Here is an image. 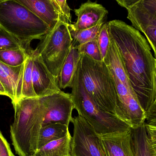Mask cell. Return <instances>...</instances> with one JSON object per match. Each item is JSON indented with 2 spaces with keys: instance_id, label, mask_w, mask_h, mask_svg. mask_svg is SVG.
I'll return each mask as SVG.
<instances>
[{
  "instance_id": "obj_30",
  "label": "cell",
  "mask_w": 156,
  "mask_h": 156,
  "mask_svg": "<svg viewBox=\"0 0 156 156\" xmlns=\"http://www.w3.org/2000/svg\"><path fill=\"white\" fill-rule=\"evenodd\" d=\"M138 3L148 12H156V0H141Z\"/></svg>"
},
{
  "instance_id": "obj_32",
  "label": "cell",
  "mask_w": 156,
  "mask_h": 156,
  "mask_svg": "<svg viewBox=\"0 0 156 156\" xmlns=\"http://www.w3.org/2000/svg\"><path fill=\"white\" fill-rule=\"evenodd\" d=\"M117 3L122 7H124L126 9L131 8L139 2L141 0H115Z\"/></svg>"
},
{
  "instance_id": "obj_19",
  "label": "cell",
  "mask_w": 156,
  "mask_h": 156,
  "mask_svg": "<svg viewBox=\"0 0 156 156\" xmlns=\"http://www.w3.org/2000/svg\"><path fill=\"white\" fill-rule=\"evenodd\" d=\"M72 136L68 132L65 136L54 140L38 149L32 156H71Z\"/></svg>"
},
{
  "instance_id": "obj_15",
  "label": "cell",
  "mask_w": 156,
  "mask_h": 156,
  "mask_svg": "<svg viewBox=\"0 0 156 156\" xmlns=\"http://www.w3.org/2000/svg\"><path fill=\"white\" fill-rule=\"evenodd\" d=\"M110 45L103 61L112 75L117 78L136 97L118 48L114 42L110 37Z\"/></svg>"
},
{
  "instance_id": "obj_12",
  "label": "cell",
  "mask_w": 156,
  "mask_h": 156,
  "mask_svg": "<svg viewBox=\"0 0 156 156\" xmlns=\"http://www.w3.org/2000/svg\"><path fill=\"white\" fill-rule=\"evenodd\" d=\"M132 128L126 131L98 134L107 156H135L132 141Z\"/></svg>"
},
{
  "instance_id": "obj_8",
  "label": "cell",
  "mask_w": 156,
  "mask_h": 156,
  "mask_svg": "<svg viewBox=\"0 0 156 156\" xmlns=\"http://www.w3.org/2000/svg\"><path fill=\"white\" fill-rule=\"evenodd\" d=\"M46 108L43 126L52 123H58L69 126L75 109L70 94L63 91L41 97Z\"/></svg>"
},
{
  "instance_id": "obj_27",
  "label": "cell",
  "mask_w": 156,
  "mask_h": 156,
  "mask_svg": "<svg viewBox=\"0 0 156 156\" xmlns=\"http://www.w3.org/2000/svg\"><path fill=\"white\" fill-rule=\"evenodd\" d=\"M146 126L150 141L151 156H156V126L146 124Z\"/></svg>"
},
{
  "instance_id": "obj_6",
  "label": "cell",
  "mask_w": 156,
  "mask_h": 156,
  "mask_svg": "<svg viewBox=\"0 0 156 156\" xmlns=\"http://www.w3.org/2000/svg\"><path fill=\"white\" fill-rule=\"evenodd\" d=\"M69 25L68 19L61 15L55 26L40 39L35 49L58 81L60 70L73 43Z\"/></svg>"
},
{
  "instance_id": "obj_18",
  "label": "cell",
  "mask_w": 156,
  "mask_h": 156,
  "mask_svg": "<svg viewBox=\"0 0 156 156\" xmlns=\"http://www.w3.org/2000/svg\"><path fill=\"white\" fill-rule=\"evenodd\" d=\"M27 52L28 57L24 62L23 69L16 90L17 103L19 100L24 98L38 97L34 91L33 85V49Z\"/></svg>"
},
{
  "instance_id": "obj_17",
  "label": "cell",
  "mask_w": 156,
  "mask_h": 156,
  "mask_svg": "<svg viewBox=\"0 0 156 156\" xmlns=\"http://www.w3.org/2000/svg\"><path fill=\"white\" fill-rule=\"evenodd\" d=\"M80 58V54L78 51L77 47L72 44L69 53L62 66L58 77V86L61 90L72 87Z\"/></svg>"
},
{
  "instance_id": "obj_14",
  "label": "cell",
  "mask_w": 156,
  "mask_h": 156,
  "mask_svg": "<svg viewBox=\"0 0 156 156\" xmlns=\"http://www.w3.org/2000/svg\"><path fill=\"white\" fill-rule=\"evenodd\" d=\"M25 6L51 28L60 18V11L53 0H15Z\"/></svg>"
},
{
  "instance_id": "obj_26",
  "label": "cell",
  "mask_w": 156,
  "mask_h": 156,
  "mask_svg": "<svg viewBox=\"0 0 156 156\" xmlns=\"http://www.w3.org/2000/svg\"><path fill=\"white\" fill-rule=\"evenodd\" d=\"M97 40L101 55L102 59L103 61L107 54L110 43L107 23H105L101 27Z\"/></svg>"
},
{
  "instance_id": "obj_29",
  "label": "cell",
  "mask_w": 156,
  "mask_h": 156,
  "mask_svg": "<svg viewBox=\"0 0 156 156\" xmlns=\"http://www.w3.org/2000/svg\"><path fill=\"white\" fill-rule=\"evenodd\" d=\"M60 14L66 17L69 23L71 22L70 8L68 5L67 0H57Z\"/></svg>"
},
{
  "instance_id": "obj_9",
  "label": "cell",
  "mask_w": 156,
  "mask_h": 156,
  "mask_svg": "<svg viewBox=\"0 0 156 156\" xmlns=\"http://www.w3.org/2000/svg\"><path fill=\"white\" fill-rule=\"evenodd\" d=\"M112 76L124 116V121L132 129L145 123L146 113L136 97L117 78Z\"/></svg>"
},
{
  "instance_id": "obj_23",
  "label": "cell",
  "mask_w": 156,
  "mask_h": 156,
  "mask_svg": "<svg viewBox=\"0 0 156 156\" xmlns=\"http://www.w3.org/2000/svg\"><path fill=\"white\" fill-rule=\"evenodd\" d=\"M105 23L104 20H103L95 26L81 31H75L69 28L73 39V45L77 47L79 45L97 39L101 27Z\"/></svg>"
},
{
  "instance_id": "obj_5",
  "label": "cell",
  "mask_w": 156,
  "mask_h": 156,
  "mask_svg": "<svg viewBox=\"0 0 156 156\" xmlns=\"http://www.w3.org/2000/svg\"><path fill=\"white\" fill-rule=\"evenodd\" d=\"M70 94L74 108L98 134L123 132L131 127L117 115L103 110L90 97L82 82L79 66Z\"/></svg>"
},
{
  "instance_id": "obj_20",
  "label": "cell",
  "mask_w": 156,
  "mask_h": 156,
  "mask_svg": "<svg viewBox=\"0 0 156 156\" xmlns=\"http://www.w3.org/2000/svg\"><path fill=\"white\" fill-rule=\"evenodd\" d=\"M69 126L58 123H52L42 126L39 133L38 149L52 141L65 136L69 131Z\"/></svg>"
},
{
  "instance_id": "obj_1",
  "label": "cell",
  "mask_w": 156,
  "mask_h": 156,
  "mask_svg": "<svg viewBox=\"0 0 156 156\" xmlns=\"http://www.w3.org/2000/svg\"><path fill=\"white\" fill-rule=\"evenodd\" d=\"M110 38L115 43L129 82L141 107L147 113L156 96V60L151 47L140 31L123 21L107 23Z\"/></svg>"
},
{
  "instance_id": "obj_3",
  "label": "cell",
  "mask_w": 156,
  "mask_h": 156,
  "mask_svg": "<svg viewBox=\"0 0 156 156\" xmlns=\"http://www.w3.org/2000/svg\"><path fill=\"white\" fill-rule=\"evenodd\" d=\"M79 69L82 82L93 101L103 110L124 116L112 73L103 61H97L80 54Z\"/></svg>"
},
{
  "instance_id": "obj_4",
  "label": "cell",
  "mask_w": 156,
  "mask_h": 156,
  "mask_svg": "<svg viewBox=\"0 0 156 156\" xmlns=\"http://www.w3.org/2000/svg\"><path fill=\"white\" fill-rule=\"evenodd\" d=\"M0 27L14 36L31 50L33 40H40L51 27L27 8L15 0H0Z\"/></svg>"
},
{
  "instance_id": "obj_11",
  "label": "cell",
  "mask_w": 156,
  "mask_h": 156,
  "mask_svg": "<svg viewBox=\"0 0 156 156\" xmlns=\"http://www.w3.org/2000/svg\"><path fill=\"white\" fill-rule=\"evenodd\" d=\"M76 22L69 25V28L75 31H81L95 26L104 20L108 11L102 5L93 2L90 0L81 4L78 9L74 10Z\"/></svg>"
},
{
  "instance_id": "obj_36",
  "label": "cell",
  "mask_w": 156,
  "mask_h": 156,
  "mask_svg": "<svg viewBox=\"0 0 156 156\" xmlns=\"http://www.w3.org/2000/svg\"><path fill=\"white\" fill-rule=\"evenodd\" d=\"M53 1H54V2H55V4H56L57 5H58V4H57V0H53Z\"/></svg>"
},
{
  "instance_id": "obj_34",
  "label": "cell",
  "mask_w": 156,
  "mask_h": 156,
  "mask_svg": "<svg viewBox=\"0 0 156 156\" xmlns=\"http://www.w3.org/2000/svg\"><path fill=\"white\" fill-rule=\"evenodd\" d=\"M145 10H146L147 12L148 13V14H149L150 15V16H151V17H152V18H153V19H154V21H156V12H148V11H147V10L146 9H145Z\"/></svg>"
},
{
  "instance_id": "obj_10",
  "label": "cell",
  "mask_w": 156,
  "mask_h": 156,
  "mask_svg": "<svg viewBox=\"0 0 156 156\" xmlns=\"http://www.w3.org/2000/svg\"><path fill=\"white\" fill-rule=\"evenodd\" d=\"M33 85L37 97H44L61 91L58 81L48 69L36 50H33Z\"/></svg>"
},
{
  "instance_id": "obj_13",
  "label": "cell",
  "mask_w": 156,
  "mask_h": 156,
  "mask_svg": "<svg viewBox=\"0 0 156 156\" xmlns=\"http://www.w3.org/2000/svg\"><path fill=\"white\" fill-rule=\"evenodd\" d=\"M127 10V18L134 27L145 35L156 59V21L138 3Z\"/></svg>"
},
{
  "instance_id": "obj_24",
  "label": "cell",
  "mask_w": 156,
  "mask_h": 156,
  "mask_svg": "<svg viewBox=\"0 0 156 156\" xmlns=\"http://www.w3.org/2000/svg\"><path fill=\"white\" fill-rule=\"evenodd\" d=\"M21 48L25 49L23 44L14 36L0 27V50Z\"/></svg>"
},
{
  "instance_id": "obj_33",
  "label": "cell",
  "mask_w": 156,
  "mask_h": 156,
  "mask_svg": "<svg viewBox=\"0 0 156 156\" xmlns=\"http://www.w3.org/2000/svg\"><path fill=\"white\" fill-rule=\"evenodd\" d=\"M0 95H3L7 96L5 90L3 85H2L1 82H0Z\"/></svg>"
},
{
  "instance_id": "obj_28",
  "label": "cell",
  "mask_w": 156,
  "mask_h": 156,
  "mask_svg": "<svg viewBox=\"0 0 156 156\" xmlns=\"http://www.w3.org/2000/svg\"><path fill=\"white\" fill-rule=\"evenodd\" d=\"M0 156H15L13 154L10 144L0 130Z\"/></svg>"
},
{
  "instance_id": "obj_21",
  "label": "cell",
  "mask_w": 156,
  "mask_h": 156,
  "mask_svg": "<svg viewBox=\"0 0 156 156\" xmlns=\"http://www.w3.org/2000/svg\"><path fill=\"white\" fill-rule=\"evenodd\" d=\"M132 141L135 156H151L145 123L138 128L132 129Z\"/></svg>"
},
{
  "instance_id": "obj_22",
  "label": "cell",
  "mask_w": 156,
  "mask_h": 156,
  "mask_svg": "<svg viewBox=\"0 0 156 156\" xmlns=\"http://www.w3.org/2000/svg\"><path fill=\"white\" fill-rule=\"evenodd\" d=\"M27 57L28 53L24 48L0 50V62L10 66L23 65Z\"/></svg>"
},
{
  "instance_id": "obj_35",
  "label": "cell",
  "mask_w": 156,
  "mask_h": 156,
  "mask_svg": "<svg viewBox=\"0 0 156 156\" xmlns=\"http://www.w3.org/2000/svg\"><path fill=\"white\" fill-rule=\"evenodd\" d=\"M155 82H156V78H155ZM156 108V99L154 103V105H153V108Z\"/></svg>"
},
{
  "instance_id": "obj_25",
  "label": "cell",
  "mask_w": 156,
  "mask_h": 156,
  "mask_svg": "<svg viewBox=\"0 0 156 156\" xmlns=\"http://www.w3.org/2000/svg\"><path fill=\"white\" fill-rule=\"evenodd\" d=\"M77 47L80 54L86 55L95 61H103L97 39L79 45Z\"/></svg>"
},
{
  "instance_id": "obj_16",
  "label": "cell",
  "mask_w": 156,
  "mask_h": 156,
  "mask_svg": "<svg viewBox=\"0 0 156 156\" xmlns=\"http://www.w3.org/2000/svg\"><path fill=\"white\" fill-rule=\"evenodd\" d=\"M24 65V63L19 66H10L0 62V82L7 96L12 100L13 107L17 103L16 90Z\"/></svg>"
},
{
  "instance_id": "obj_2",
  "label": "cell",
  "mask_w": 156,
  "mask_h": 156,
  "mask_svg": "<svg viewBox=\"0 0 156 156\" xmlns=\"http://www.w3.org/2000/svg\"><path fill=\"white\" fill-rule=\"evenodd\" d=\"M14 109V120L10 127L12 144L18 156L34 155L38 150L45 107L41 97H36L19 100Z\"/></svg>"
},
{
  "instance_id": "obj_37",
  "label": "cell",
  "mask_w": 156,
  "mask_h": 156,
  "mask_svg": "<svg viewBox=\"0 0 156 156\" xmlns=\"http://www.w3.org/2000/svg\"></svg>"
},
{
  "instance_id": "obj_31",
  "label": "cell",
  "mask_w": 156,
  "mask_h": 156,
  "mask_svg": "<svg viewBox=\"0 0 156 156\" xmlns=\"http://www.w3.org/2000/svg\"><path fill=\"white\" fill-rule=\"evenodd\" d=\"M145 123L156 126V108H152L147 113Z\"/></svg>"
},
{
  "instance_id": "obj_7",
  "label": "cell",
  "mask_w": 156,
  "mask_h": 156,
  "mask_svg": "<svg viewBox=\"0 0 156 156\" xmlns=\"http://www.w3.org/2000/svg\"><path fill=\"white\" fill-rule=\"evenodd\" d=\"M71 156H107L98 134L81 115L73 117Z\"/></svg>"
}]
</instances>
